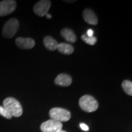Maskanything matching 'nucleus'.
I'll return each instance as SVG.
<instances>
[{
  "label": "nucleus",
  "instance_id": "1a4fd4ad",
  "mask_svg": "<svg viewBox=\"0 0 132 132\" xmlns=\"http://www.w3.org/2000/svg\"><path fill=\"white\" fill-rule=\"evenodd\" d=\"M82 16H83L84 20L87 23L92 24V25H96L98 23V19L91 9H86L84 10Z\"/></svg>",
  "mask_w": 132,
  "mask_h": 132
},
{
  "label": "nucleus",
  "instance_id": "ddd939ff",
  "mask_svg": "<svg viewBox=\"0 0 132 132\" xmlns=\"http://www.w3.org/2000/svg\"><path fill=\"white\" fill-rule=\"evenodd\" d=\"M57 50L59 52L65 54H71L74 52V48L70 44L66 43H61L58 44Z\"/></svg>",
  "mask_w": 132,
  "mask_h": 132
},
{
  "label": "nucleus",
  "instance_id": "f03ea898",
  "mask_svg": "<svg viewBox=\"0 0 132 132\" xmlns=\"http://www.w3.org/2000/svg\"><path fill=\"white\" fill-rule=\"evenodd\" d=\"M79 105L83 111L87 113L95 111L98 107L96 99L89 95H85L81 97L79 100Z\"/></svg>",
  "mask_w": 132,
  "mask_h": 132
},
{
  "label": "nucleus",
  "instance_id": "20e7f679",
  "mask_svg": "<svg viewBox=\"0 0 132 132\" xmlns=\"http://www.w3.org/2000/svg\"><path fill=\"white\" fill-rule=\"evenodd\" d=\"M19 28V21L16 19H11L3 26L2 34L6 38H11L17 32Z\"/></svg>",
  "mask_w": 132,
  "mask_h": 132
},
{
  "label": "nucleus",
  "instance_id": "f257e3e1",
  "mask_svg": "<svg viewBox=\"0 0 132 132\" xmlns=\"http://www.w3.org/2000/svg\"><path fill=\"white\" fill-rule=\"evenodd\" d=\"M3 105V106L11 114L12 116L19 118L22 115V106L21 103L14 97H7L5 98Z\"/></svg>",
  "mask_w": 132,
  "mask_h": 132
},
{
  "label": "nucleus",
  "instance_id": "4468645a",
  "mask_svg": "<svg viewBox=\"0 0 132 132\" xmlns=\"http://www.w3.org/2000/svg\"><path fill=\"white\" fill-rule=\"evenodd\" d=\"M122 87L123 91L128 95H132V82L129 80H124L122 82Z\"/></svg>",
  "mask_w": 132,
  "mask_h": 132
},
{
  "label": "nucleus",
  "instance_id": "f8f14e48",
  "mask_svg": "<svg viewBox=\"0 0 132 132\" xmlns=\"http://www.w3.org/2000/svg\"><path fill=\"white\" fill-rule=\"evenodd\" d=\"M44 44L46 48L50 51L56 50L59 44L57 41L51 36H47L44 38Z\"/></svg>",
  "mask_w": 132,
  "mask_h": 132
},
{
  "label": "nucleus",
  "instance_id": "f3484780",
  "mask_svg": "<svg viewBox=\"0 0 132 132\" xmlns=\"http://www.w3.org/2000/svg\"><path fill=\"white\" fill-rule=\"evenodd\" d=\"M80 128H81V129L83 130V131H87L89 130V127L88 126H87V125H86L85 123H80Z\"/></svg>",
  "mask_w": 132,
  "mask_h": 132
},
{
  "label": "nucleus",
  "instance_id": "0eeeda50",
  "mask_svg": "<svg viewBox=\"0 0 132 132\" xmlns=\"http://www.w3.org/2000/svg\"><path fill=\"white\" fill-rule=\"evenodd\" d=\"M50 7V1L48 0H41L34 5L33 10L36 15L40 16H44L48 14Z\"/></svg>",
  "mask_w": 132,
  "mask_h": 132
},
{
  "label": "nucleus",
  "instance_id": "9b49d317",
  "mask_svg": "<svg viewBox=\"0 0 132 132\" xmlns=\"http://www.w3.org/2000/svg\"><path fill=\"white\" fill-rule=\"evenodd\" d=\"M62 37L67 42L74 43L77 40V36L72 30L69 28H64L61 31Z\"/></svg>",
  "mask_w": 132,
  "mask_h": 132
},
{
  "label": "nucleus",
  "instance_id": "39448f33",
  "mask_svg": "<svg viewBox=\"0 0 132 132\" xmlns=\"http://www.w3.org/2000/svg\"><path fill=\"white\" fill-rule=\"evenodd\" d=\"M62 122L52 119L43 122L40 125V130L42 132H57L62 130Z\"/></svg>",
  "mask_w": 132,
  "mask_h": 132
},
{
  "label": "nucleus",
  "instance_id": "6ab92c4d",
  "mask_svg": "<svg viewBox=\"0 0 132 132\" xmlns=\"http://www.w3.org/2000/svg\"><path fill=\"white\" fill-rule=\"evenodd\" d=\"M45 15H46V16H47V19H51V18H52V15H50L49 14H47Z\"/></svg>",
  "mask_w": 132,
  "mask_h": 132
},
{
  "label": "nucleus",
  "instance_id": "dca6fc26",
  "mask_svg": "<svg viewBox=\"0 0 132 132\" xmlns=\"http://www.w3.org/2000/svg\"><path fill=\"white\" fill-rule=\"evenodd\" d=\"M0 115L4 117V118H6V119H9L12 118V116L11 115V114H10L4 107L3 106H1V105H0Z\"/></svg>",
  "mask_w": 132,
  "mask_h": 132
},
{
  "label": "nucleus",
  "instance_id": "7ed1b4c3",
  "mask_svg": "<svg viewBox=\"0 0 132 132\" xmlns=\"http://www.w3.org/2000/svg\"><path fill=\"white\" fill-rule=\"evenodd\" d=\"M49 115L52 119L61 122H67L70 120L71 113L69 110L62 108H53L50 110Z\"/></svg>",
  "mask_w": 132,
  "mask_h": 132
},
{
  "label": "nucleus",
  "instance_id": "a211bd4d",
  "mask_svg": "<svg viewBox=\"0 0 132 132\" xmlns=\"http://www.w3.org/2000/svg\"><path fill=\"white\" fill-rule=\"evenodd\" d=\"M93 34H94V31L92 30V29H89L87 31L86 36H88V37H92V36H93Z\"/></svg>",
  "mask_w": 132,
  "mask_h": 132
},
{
  "label": "nucleus",
  "instance_id": "2eb2a0df",
  "mask_svg": "<svg viewBox=\"0 0 132 132\" xmlns=\"http://www.w3.org/2000/svg\"><path fill=\"white\" fill-rule=\"evenodd\" d=\"M81 39L85 43L90 45H95L97 42V39L94 36L88 37L86 36V34H82L81 36Z\"/></svg>",
  "mask_w": 132,
  "mask_h": 132
},
{
  "label": "nucleus",
  "instance_id": "423d86ee",
  "mask_svg": "<svg viewBox=\"0 0 132 132\" xmlns=\"http://www.w3.org/2000/svg\"><path fill=\"white\" fill-rule=\"evenodd\" d=\"M16 7V3L13 0H4L0 2V16L8 15L14 12Z\"/></svg>",
  "mask_w": 132,
  "mask_h": 132
},
{
  "label": "nucleus",
  "instance_id": "6e6552de",
  "mask_svg": "<svg viewBox=\"0 0 132 132\" xmlns=\"http://www.w3.org/2000/svg\"><path fill=\"white\" fill-rule=\"evenodd\" d=\"M15 44L22 49H31L35 45V41L31 38L18 37L15 40Z\"/></svg>",
  "mask_w": 132,
  "mask_h": 132
},
{
  "label": "nucleus",
  "instance_id": "9d476101",
  "mask_svg": "<svg viewBox=\"0 0 132 132\" xmlns=\"http://www.w3.org/2000/svg\"><path fill=\"white\" fill-rule=\"evenodd\" d=\"M54 82L61 86H69L72 82V79L70 75L65 73H61L57 76Z\"/></svg>",
  "mask_w": 132,
  "mask_h": 132
},
{
  "label": "nucleus",
  "instance_id": "aec40b11",
  "mask_svg": "<svg viewBox=\"0 0 132 132\" xmlns=\"http://www.w3.org/2000/svg\"><path fill=\"white\" fill-rule=\"evenodd\" d=\"M57 132H66V131H64V130H59V131H57Z\"/></svg>",
  "mask_w": 132,
  "mask_h": 132
}]
</instances>
